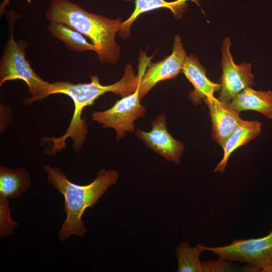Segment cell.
Listing matches in <instances>:
<instances>
[{
    "mask_svg": "<svg viewBox=\"0 0 272 272\" xmlns=\"http://www.w3.org/2000/svg\"><path fill=\"white\" fill-rule=\"evenodd\" d=\"M89 83L74 84L69 81H56L51 83L50 94H63L73 101L75 110L71 123L66 132L61 137H45V141H51L53 146L49 150V155H54L65 148V140L71 138L73 148L76 152L82 148L88 133L85 118H81L83 109L92 105L100 96L107 92H112L124 97L133 93L137 89L142 76H135L129 63L125 66L123 77L118 82L107 86L100 84L97 76H92Z\"/></svg>",
    "mask_w": 272,
    "mask_h": 272,
    "instance_id": "cell-1",
    "label": "cell"
},
{
    "mask_svg": "<svg viewBox=\"0 0 272 272\" xmlns=\"http://www.w3.org/2000/svg\"><path fill=\"white\" fill-rule=\"evenodd\" d=\"M48 183L64 198L63 211L65 219L58 233L59 240L62 242L75 235L83 237L87 229L82 218L88 208L93 207L108 188L115 185L119 176L114 170H100L96 178L90 184L78 185L70 181L59 168L44 165Z\"/></svg>",
    "mask_w": 272,
    "mask_h": 272,
    "instance_id": "cell-2",
    "label": "cell"
},
{
    "mask_svg": "<svg viewBox=\"0 0 272 272\" xmlns=\"http://www.w3.org/2000/svg\"><path fill=\"white\" fill-rule=\"evenodd\" d=\"M45 17L49 22L63 24L89 38L101 63L117 62L120 48L115 35L120 29L121 18L114 19L89 12L70 0H51Z\"/></svg>",
    "mask_w": 272,
    "mask_h": 272,
    "instance_id": "cell-3",
    "label": "cell"
},
{
    "mask_svg": "<svg viewBox=\"0 0 272 272\" xmlns=\"http://www.w3.org/2000/svg\"><path fill=\"white\" fill-rule=\"evenodd\" d=\"M19 17V14L12 10L7 14L9 34L0 61V86L8 81H24L31 95V98L25 99L24 102L26 104H31L51 95V83L40 78L27 60L25 49L28 43L23 39L18 41L14 39V25Z\"/></svg>",
    "mask_w": 272,
    "mask_h": 272,
    "instance_id": "cell-4",
    "label": "cell"
},
{
    "mask_svg": "<svg viewBox=\"0 0 272 272\" xmlns=\"http://www.w3.org/2000/svg\"><path fill=\"white\" fill-rule=\"evenodd\" d=\"M203 251H210L218 258L247 263L261 270L272 263V229L261 238L233 241L222 246L207 247L201 244Z\"/></svg>",
    "mask_w": 272,
    "mask_h": 272,
    "instance_id": "cell-5",
    "label": "cell"
},
{
    "mask_svg": "<svg viewBox=\"0 0 272 272\" xmlns=\"http://www.w3.org/2000/svg\"><path fill=\"white\" fill-rule=\"evenodd\" d=\"M140 83L133 93L123 97L109 109L92 114L93 120L101 124L103 127L113 128L117 140L124 137L126 132L134 131V121L145 116L146 108L140 103Z\"/></svg>",
    "mask_w": 272,
    "mask_h": 272,
    "instance_id": "cell-6",
    "label": "cell"
},
{
    "mask_svg": "<svg viewBox=\"0 0 272 272\" xmlns=\"http://www.w3.org/2000/svg\"><path fill=\"white\" fill-rule=\"evenodd\" d=\"M230 38H225L222 47L223 72L218 98L223 102H230L245 89L254 84L251 64L244 62L236 64L230 52Z\"/></svg>",
    "mask_w": 272,
    "mask_h": 272,
    "instance_id": "cell-7",
    "label": "cell"
},
{
    "mask_svg": "<svg viewBox=\"0 0 272 272\" xmlns=\"http://www.w3.org/2000/svg\"><path fill=\"white\" fill-rule=\"evenodd\" d=\"M187 56L180 36L175 35L172 53L159 62L148 64L139 85L140 100L159 82L175 78L182 72Z\"/></svg>",
    "mask_w": 272,
    "mask_h": 272,
    "instance_id": "cell-8",
    "label": "cell"
},
{
    "mask_svg": "<svg viewBox=\"0 0 272 272\" xmlns=\"http://www.w3.org/2000/svg\"><path fill=\"white\" fill-rule=\"evenodd\" d=\"M152 129L146 132L137 129L136 135L149 148L167 161L178 164L185 147L174 139L166 128V116L162 113L152 121Z\"/></svg>",
    "mask_w": 272,
    "mask_h": 272,
    "instance_id": "cell-9",
    "label": "cell"
},
{
    "mask_svg": "<svg viewBox=\"0 0 272 272\" xmlns=\"http://www.w3.org/2000/svg\"><path fill=\"white\" fill-rule=\"evenodd\" d=\"M208 106L212 121L213 139L222 147L227 138L242 121L240 112L230 102H223L214 96L203 99Z\"/></svg>",
    "mask_w": 272,
    "mask_h": 272,
    "instance_id": "cell-10",
    "label": "cell"
},
{
    "mask_svg": "<svg viewBox=\"0 0 272 272\" xmlns=\"http://www.w3.org/2000/svg\"><path fill=\"white\" fill-rule=\"evenodd\" d=\"M262 123L257 120H243L236 127L222 147L224 155L214 172L223 173L231 154L239 147L245 145L258 137L261 131Z\"/></svg>",
    "mask_w": 272,
    "mask_h": 272,
    "instance_id": "cell-11",
    "label": "cell"
},
{
    "mask_svg": "<svg viewBox=\"0 0 272 272\" xmlns=\"http://www.w3.org/2000/svg\"><path fill=\"white\" fill-rule=\"evenodd\" d=\"M206 69L194 55L187 56L182 67L183 73L194 88L191 95L192 98H205L214 96L221 89V84L211 81L207 77Z\"/></svg>",
    "mask_w": 272,
    "mask_h": 272,
    "instance_id": "cell-12",
    "label": "cell"
},
{
    "mask_svg": "<svg viewBox=\"0 0 272 272\" xmlns=\"http://www.w3.org/2000/svg\"><path fill=\"white\" fill-rule=\"evenodd\" d=\"M231 106L240 112L254 110L272 119V92L256 91L248 87L238 94L230 102Z\"/></svg>",
    "mask_w": 272,
    "mask_h": 272,
    "instance_id": "cell-13",
    "label": "cell"
},
{
    "mask_svg": "<svg viewBox=\"0 0 272 272\" xmlns=\"http://www.w3.org/2000/svg\"><path fill=\"white\" fill-rule=\"evenodd\" d=\"M31 178L24 167L11 169L0 167V194L8 198L21 196L30 187Z\"/></svg>",
    "mask_w": 272,
    "mask_h": 272,
    "instance_id": "cell-14",
    "label": "cell"
},
{
    "mask_svg": "<svg viewBox=\"0 0 272 272\" xmlns=\"http://www.w3.org/2000/svg\"><path fill=\"white\" fill-rule=\"evenodd\" d=\"M186 1L170 2L165 0H135L134 11L127 20L121 23L119 35L122 38L128 37L133 22L140 15L147 12L165 8L170 10L175 17L180 16L184 10Z\"/></svg>",
    "mask_w": 272,
    "mask_h": 272,
    "instance_id": "cell-15",
    "label": "cell"
},
{
    "mask_svg": "<svg viewBox=\"0 0 272 272\" xmlns=\"http://www.w3.org/2000/svg\"><path fill=\"white\" fill-rule=\"evenodd\" d=\"M47 30L54 37L63 42L73 51L78 52L93 51L96 52L95 46L88 42L81 33L63 24L50 22Z\"/></svg>",
    "mask_w": 272,
    "mask_h": 272,
    "instance_id": "cell-16",
    "label": "cell"
},
{
    "mask_svg": "<svg viewBox=\"0 0 272 272\" xmlns=\"http://www.w3.org/2000/svg\"><path fill=\"white\" fill-rule=\"evenodd\" d=\"M203 251L201 244L191 247L187 242H182L175 248L178 261V272H203L199 256Z\"/></svg>",
    "mask_w": 272,
    "mask_h": 272,
    "instance_id": "cell-17",
    "label": "cell"
},
{
    "mask_svg": "<svg viewBox=\"0 0 272 272\" xmlns=\"http://www.w3.org/2000/svg\"><path fill=\"white\" fill-rule=\"evenodd\" d=\"M203 272H257L261 271L258 267L247 264L240 266L234 261L218 258L202 262Z\"/></svg>",
    "mask_w": 272,
    "mask_h": 272,
    "instance_id": "cell-18",
    "label": "cell"
},
{
    "mask_svg": "<svg viewBox=\"0 0 272 272\" xmlns=\"http://www.w3.org/2000/svg\"><path fill=\"white\" fill-rule=\"evenodd\" d=\"M18 225L11 218L8 198L0 194V238L11 235Z\"/></svg>",
    "mask_w": 272,
    "mask_h": 272,
    "instance_id": "cell-19",
    "label": "cell"
},
{
    "mask_svg": "<svg viewBox=\"0 0 272 272\" xmlns=\"http://www.w3.org/2000/svg\"><path fill=\"white\" fill-rule=\"evenodd\" d=\"M10 0H3L0 5V15H3L5 12V9L7 6L9 4ZM31 0H27L28 3H30Z\"/></svg>",
    "mask_w": 272,
    "mask_h": 272,
    "instance_id": "cell-20",
    "label": "cell"
},
{
    "mask_svg": "<svg viewBox=\"0 0 272 272\" xmlns=\"http://www.w3.org/2000/svg\"><path fill=\"white\" fill-rule=\"evenodd\" d=\"M261 271L262 272H272V263L262 268Z\"/></svg>",
    "mask_w": 272,
    "mask_h": 272,
    "instance_id": "cell-21",
    "label": "cell"
},
{
    "mask_svg": "<svg viewBox=\"0 0 272 272\" xmlns=\"http://www.w3.org/2000/svg\"><path fill=\"white\" fill-rule=\"evenodd\" d=\"M91 1H92V0H91Z\"/></svg>",
    "mask_w": 272,
    "mask_h": 272,
    "instance_id": "cell-22",
    "label": "cell"
}]
</instances>
